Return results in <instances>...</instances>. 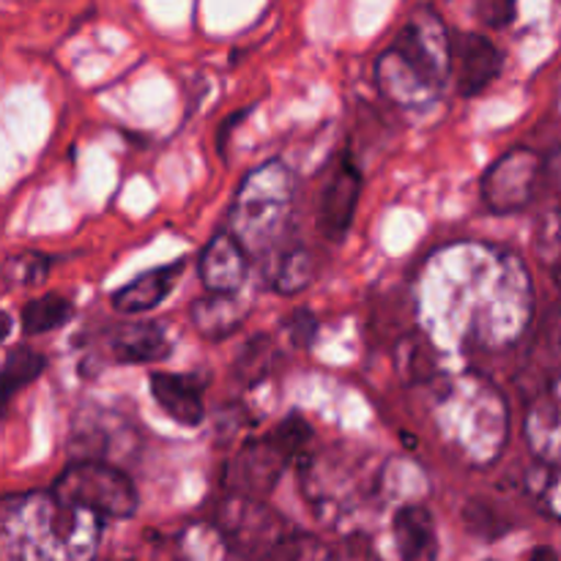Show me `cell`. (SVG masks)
I'll return each mask as SVG.
<instances>
[{
  "label": "cell",
  "mask_w": 561,
  "mask_h": 561,
  "mask_svg": "<svg viewBox=\"0 0 561 561\" xmlns=\"http://www.w3.org/2000/svg\"><path fill=\"white\" fill-rule=\"evenodd\" d=\"M151 394L159 409L184 427H197L206 416L203 383L190 373H151Z\"/></svg>",
  "instance_id": "8fae6325"
},
{
  "label": "cell",
  "mask_w": 561,
  "mask_h": 561,
  "mask_svg": "<svg viewBox=\"0 0 561 561\" xmlns=\"http://www.w3.org/2000/svg\"><path fill=\"white\" fill-rule=\"evenodd\" d=\"M44 367H47V356L38 354V351L27 348V345L11 351L5 356V365L0 367V405L9 403L11 394L20 392L22 387L36 381L44 373Z\"/></svg>",
  "instance_id": "e0dca14e"
},
{
  "label": "cell",
  "mask_w": 561,
  "mask_h": 561,
  "mask_svg": "<svg viewBox=\"0 0 561 561\" xmlns=\"http://www.w3.org/2000/svg\"><path fill=\"white\" fill-rule=\"evenodd\" d=\"M192 327L201 337L219 343L236 334L247 318V305L236 294H219V290H208V296H201L195 305L190 307Z\"/></svg>",
  "instance_id": "5bb4252c"
},
{
  "label": "cell",
  "mask_w": 561,
  "mask_h": 561,
  "mask_svg": "<svg viewBox=\"0 0 561 561\" xmlns=\"http://www.w3.org/2000/svg\"><path fill=\"white\" fill-rule=\"evenodd\" d=\"M181 272H184V261L168 263V266H159L140 274V277L131 279L129 285L115 290L113 307L118 312H124V316H142V312L153 310V307L162 305L164 296L175 288Z\"/></svg>",
  "instance_id": "4fadbf2b"
},
{
  "label": "cell",
  "mask_w": 561,
  "mask_h": 561,
  "mask_svg": "<svg viewBox=\"0 0 561 561\" xmlns=\"http://www.w3.org/2000/svg\"><path fill=\"white\" fill-rule=\"evenodd\" d=\"M518 0H477V14L488 27H507L515 16Z\"/></svg>",
  "instance_id": "7402d4cb"
},
{
  "label": "cell",
  "mask_w": 561,
  "mask_h": 561,
  "mask_svg": "<svg viewBox=\"0 0 561 561\" xmlns=\"http://www.w3.org/2000/svg\"><path fill=\"white\" fill-rule=\"evenodd\" d=\"M274 362V345L272 337H252L250 343L241 348V354L236 356V367L233 376L239 378L241 383H257L268 376Z\"/></svg>",
  "instance_id": "ffe728a7"
},
{
  "label": "cell",
  "mask_w": 561,
  "mask_h": 561,
  "mask_svg": "<svg viewBox=\"0 0 561 561\" xmlns=\"http://www.w3.org/2000/svg\"><path fill=\"white\" fill-rule=\"evenodd\" d=\"M75 316V305H71L66 296L58 294H47V296H38V299H31L20 312V321H22V332L36 337V334H47L60 329L64 323L71 321Z\"/></svg>",
  "instance_id": "2e32d148"
},
{
  "label": "cell",
  "mask_w": 561,
  "mask_h": 561,
  "mask_svg": "<svg viewBox=\"0 0 561 561\" xmlns=\"http://www.w3.org/2000/svg\"><path fill=\"white\" fill-rule=\"evenodd\" d=\"M107 348L121 365H148L168 359L173 343L159 323H124L107 340Z\"/></svg>",
  "instance_id": "7c38bea8"
},
{
  "label": "cell",
  "mask_w": 561,
  "mask_h": 561,
  "mask_svg": "<svg viewBox=\"0 0 561 561\" xmlns=\"http://www.w3.org/2000/svg\"><path fill=\"white\" fill-rule=\"evenodd\" d=\"M285 329H288L290 340H294L296 345H310V340L316 337L318 332V321L312 312L296 310L294 316H288V321H285Z\"/></svg>",
  "instance_id": "603a6c76"
},
{
  "label": "cell",
  "mask_w": 561,
  "mask_h": 561,
  "mask_svg": "<svg viewBox=\"0 0 561 561\" xmlns=\"http://www.w3.org/2000/svg\"><path fill=\"white\" fill-rule=\"evenodd\" d=\"M53 263V255H44V252H16V255L5 257L0 274L14 288H27V285L42 283Z\"/></svg>",
  "instance_id": "d6986e66"
},
{
  "label": "cell",
  "mask_w": 561,
  "mask_h": 561,
  "mask_svg": "<svg viewBox=\"0 0 561 561\" xmlns=\"http://www.w3.org/2000/svg\"><path fill=\"white\" fill-rule=\"evenodd\" d=\"M197 268H201V279L208 290L236 294L244 285L247 272H250V252L230 230H225L208 241Z\"/></svg>",
  "instance_id": "30bf717a"
},
{
  "label": "cell",
  "mask_w": 561,
  "mask_h": 561,
  "mask_svg": "<svg viewBox=\"0 0 561 561\" xmlns=\"http://www.w3.org/2000/svg\"><path fill=\"white\" fill-rule=\"evenodd\" d=\"M546 175L542 157L531 148H513L482 175V203L493 214L524 211L535 201Z\"/></svg>",
  "instance_id": "8992f818"
},
{
  "label": "cell",
  "mask_w": 561,
  "mask_h": 561,
  "mask_svg": "<svg viewBox=\"0 0 561 561\" xmlns=\"http://www.w3.org/2000/svg\"><path fill=\"white\" fill-rule=\"evenodd\" d=\"M362 184H365V175H362L359 164L345 153L337 162V168L332 170V175H329L321 195V208H318V228H321V233L327 239H345V233L354 225L356 206H359L362 197Z\"/></svg>",
  "instance_id": "ba28073f"
},
{
  "label": "cell",
  "mask_w": 561,
  "mask_h": 561,
  "mask_svg": "<svg viewBox=\"0 0 561 561\" xmlns=\"http://www.w3.org/2000/svg\"><path fill=\"white\" fill-rule=\"evenodd\" d=\"M453 80V33L442 14L420 5L376 64L378 91L405 110L431 107Z\"/></svg>",
  "instance_id": "7a4b0ae2"
},
{
  "label": "cell",
  "mask_w": 561,
  "mask_h": 561,
  "mask_svg": "<svg viewBox=\"0 0 561 561\" xmlns=\"http://www.w3.org/2000/svg\"><path fill=\"white\" fill-rule=\"evenodd\" d=\"M312 431L301 416H288L268 436L244 444L225 469V485L236 496L263 499L274 491L285 466L299 458L310 444Z\"/></svg>",
  "instance_id": "277c9868"
},
{
  "label": "cell",
  "mask_w": 561,
  "mask_h": 561,
  "mask_svg": "<svg viewBox=\"0 0 561 561\" xmlns=\"http://www.w3.org/2000/svg\"><path fill=\"white\" fill-rule=\"evenodd\" d=\"M312 279H316V257H312V252L290 250L277 261L272 285L279 294L296 296L305 288H310Z\"/></svg>",
  "instance_id": "ac0fdd59"
},
{
  "label": "cell",
  "mask_w": 561,
  "mask_h": 561,
  "mask_svg": "<svg viewBox=\"0 0 561 561\" xmlns=\"http://www.w3.org/2000/svg\"><path fill=\"white\" fill-rule=\"evenodd\" d=\"M504 55L482 33L453 36V80L460 96H480L502 75Z\"/></svg>",
  "instance_id": "9c48e42d"
},
{
  "label": "cell",
  "mask_w": 561,
  "mask_h": 561,
  "mask_svg": "<svg viewBox=\"0 0 561 561\" xmlns=\"http://www.w3.org/2000/svg\"><path fill=\"white\" fill-rule=\"evenodd\" d=\"M557 283H559V285H561V266H559V268H557Z\"/></svg>",
  "instance_id": "d4e9b609"
},
{
  "label": "cell",
  "mask_w": 561,
  "mask_h": 561,
  "mask_svg": "<svg viewBox=\"0 0 561 561\" xmlns=\"http://www.w3.org/2000/svg\"><path fill=\"white\" fill-rule=\"evenodd\" d=\"M529 493L542 513L561 520V469L529 471Z\"/></svg>",
  "instance_id": "44dd1931"
},
{
  "label": "cell",
  "mask_w": 561,
  "mask_h": 561,
  "mask_svg": "<svg viewBox=\"0 0 561 561\" xmlns=\"http://www.w3.org/2000/svg\"><path fill=\"white\" fill-rule=\"evenodd\" d=\"M296 206V175L279 159L261 164L236 190L230 233L250 255L272 250L288 230Z\"/></svg>",
  "instance_id": "3957f363"
},
{
  "label": "cell",
  "mask_w": 561,
  "mask_h": 561,
  "mask_svg": "<svg viewBox=\"0 0 561 561\" xmlns=\"http://www.w3.org/2000/svg\"><path fill=\"white\" fill-rule=\"evenodd\" d=\"M104 518L60 502L55 493L0 499V559L82 561L96 557Z\"/></svg>",
  "instance_id": "6da1fadb"
},
{
  "label": "cell",
  "mask_w": 561,
  "mask_h": 561,
  "mask_svg": "<svg viewBox=\"0 0 561 561\" xmlns=\"http://www.w3.org/2000/svg\"><path fill=\"white\" fill-rule=\"evenodd\" d=\"M392 535L398 553L409 561H431L438 557V537L433 515L420 504H405L394 513Z\"/></svg>",
  "instance_id": "9a60e30c"
},
{
  "label": "cell",
  "mask_w": 561,
  "mask_h": 561,
  "mask_svg": "<svg viewBox=\"0 0 561 561\" xmlns=\"http://www.w3.org/2000/svg\"><path fill=\"white\" fill-rule=\"evenodd\" d=\"M66 504L88 510L104 520H124L137 513L135 482L104 460H77L53 488Z\"/></svg>",
  "instance_id": "5b68a950"
},
{
  "label": "cell",
  "mask_w": 561,
  "mask_h": 561,
  "mask_svg": "<svg viewBox=\"0 0 561 561\" xmlns=\"http://www.w3.org/2000/svg\"><path fill=\"white\" fill-rule=\"evenodd\" d=\"M219 529H222L225 542L239 557H274L279 546L288 537L283 535V520L263 507L261 499L236 496L225 504L219 515Z\"/></svg>",
  "instance_id": "52a82bcc"
},
{
  "label": "cell",
  "mask_w": 561,
  "mask_h": 561,
  "mask_svg": "<svg viewBox=\"0 0 561 561\" xmlns=\"http://www.w3.org/2000/svg\"><path fill=\"white\" fill-rule=\"evenodd\" d=\"M11 327H14V321H11V316H9V312L0 310V343H3V340L9 337Z\"/></svg>",
  "instance_id": "cb8c5ba5"
}]
</instances>
